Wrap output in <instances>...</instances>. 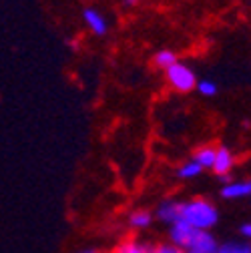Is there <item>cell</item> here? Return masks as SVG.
Wrapping results in <instances>:
<instances>
[{"label":"cell","mask_w":251,"mask_h":253,"mask_svg":"<svg viewBox=\"0 0 251 253\" xmlns=\"http://www.w3.org/2000/svg\"><path fill=\"white\" fill-rule=\"evenodd\" d=\"M83 22L88 28V33L95 35V37H105L109 33V22H107L105 14L99 12L97 8H84L83 10Z\"/></svg>","instance_id":"7"},{"label":"cell","mask_w":251,"mask_h":253,"mask_svg":"<svg viewBox=\"0 0 251 253\" xmlns=\"http://www.w3.org/2000/svg\"><path fill=\"white\" fill-rule=\"evenodd\" d=\"M181 203L183 199H177V197H165L157 203L153 215H155V221H159L163 225H173L175 221L181 219Z\"/></svg>","instance_id":"3"},{"label":"cell","mask_w":251,"mask_h":253,"mask_svg":"<svg viewBox=\"0 0 251 253\" xmlns=\"http://www.w3.org/2000/svg\"><path fill=\"white\" fill-rule=\"evenodd\" d=\"M215 151H217L215 145H201V147H197V149L193 151L191 159H193L195 163H199V165L203 167V171H211L213 161H215Z\"/></svg>","instance_id":"9"},{"label":"cell","mask_w":251,"mask_h":253,"mask_svg":"<svg viewBox=\"0 0 251 253\" xmlns=\"http://www.w3.org/2000/svg\"><path fill=\"white\" fill-rule=\"evenodd\" d=\"M195 233H197V229H193L189 223H187V221L179 219V221H175L173 225L167 227V241L177 245V247H181L185 251L187 247H189V243L193 241Z\"/></svg>","instance_id":"5"},{"label":"cell","mask_w":251,"mask_h":253,"mask_svg":"<svg viewBox=\"0 0 251 253\" xmlns=\"http://www.w3.org/2000/svg\"><path fill=\"white\" fill-rule=\"evenodd\" d=\"M219 195L225 201H239L245 197H251V179H235L225 181L223 187L219 189Z\"/></svg>","instance_id":"6"},{"label":"cell","mask_w":251,"mask_h":253,"mask_svg":"<svg viewBox=\"0 0 251 253\" xmlns=\"http://www.w3.org/2000/svg\"><path fill=\"white\" fill-rule=\"evenodd\" d=\"M177 60H179V56H177V52H175V50H171V48L157 50V52L153 54V58H151L153 67H155V69H159V71H163V73H165L169 67H173Z\"/></svg>","instance_id":"10"},{"label":"cell","mask_w":251,"mask_h":253,"mask_svg":"<svg viewBox=\"0 0 251 253\" xmlns=\"http://www.w3.org/2000/svg\"><path fill=\"white\" fill-rule=\"evenodd\" d=\"M113 253H149V243H143L139 239H133V237H127L123 239L115 249Z\"/></svg>","instance_id":"12"},{"label":"cell","mask_w":251,"mask_h":253,"mask_svg":"<svg viewBox=\"0 0 251 253\" xmlns=\"http://www.w3.org/2000/svg\"><path fill=\"white\" fill-rule=\"evenodd\" d=\"M203 173V167L199 165V163H195L193 159H187V161H183L179 167H177V177L181 179V181H191V179H197L199 175Z\"/></svg>","instance_id":"11"},{"label":"cell","mask_w":251,"mask_h":253,"mask_svg":"<svg viewBox=\"0 0 251 253\" xmlns=\"http://www.w3.org/2000/svg\"><path fill=\"white\" fill-rule=\"evenodd\" d=\"M181 219L197 231H211L219 223V209L207 197H191L181 203Z\"/></svg>","instance_id":"1"},{"label":"cell","mask_w":251,"mask_h":253,"mask_svg":"<svg viewBox=\"0 0 251 253\" xmlns=\"http://www.w3.org/2000/svg\"><path fill=\"white\" fill-rule=\"evenodd\" d=\"M149 253H185V251L169 241H157V243H149Z\"/></svg>","instance_id":"15"},{"label":"cell","mask_w":251,"mask_h":253,"mask_svg":"<svg viewBox=\"0 0 251 253\" xmlns=\"http://www.w3.org/2000/svg\"><path fill=\"white\" fill-rule=\"evenodd\" d=\"M77 253H101V249H97V247H86V249H81V251H77Z\"/></svg>","instance_id":"18"},{"label":"cell","mask_w":251,"mask_h":253,"mask_svg":"<svg viewBox=\"0 0 251 253\" xmlns=\"http://www.w3.org/2000/svg\"><path fill=\"white\" fill-rule=\"evenodd\" d=\"M165 81L179 94H189L197 86V75H195V71L189 65L181 62V60H177L173 67H169L165 71Z\"/></svg>","instance_id":"2"},{"label":"cell","mask_w":251,"mask_h":253,"mask_svg":"<svg viewBox=\"0 0 251 253\" xmlns=\"http://www.w3.org/2000/svg\"><path fill=\"white\" fill-rule=\"evenodd\" d=\"M195 90L201 94V97H215V94L219 92V86H217V83L215 81H211V79H201V81H197V86H195Z\"/></svg>","instance_id":"14"},{"label":"cell","mask_w":251,"mask_h":253,"mask_svg":"<svg viewBox=\"0 0 251 253\" xmlns=\"http://www.w3.org/2000/svg\"><path fill=\"white\" fill-rule=\"evenodd\" d=\"M217 253H251V243L245 239H231L225 243H219Z\"/></svg>","instance_id":"13"},{"label":"cell","mask_w":251,"mask_h":253,"mask_svg":"<svg viewBox=\"0 0 251 253\" xmlns=\"http://www.w3.org/2000/svg\"><path fill=\"white\" fill-rule=\"evenodd\" d=\"M185 253H209V251H201V249H185Z\"/></svg>","instance_id":"19"},{"label":"cell","mask_w":251,"mask_h":253,"mask_svg":"<svg viewBox=\"0 0 251 253\" xmlns=\"http://www.w3.org/2000/svg\"><path fill=\"white\" fill-rule=\"evenodd\" d=\"M141 2V0H121V4L125 6V8H133V6H137Z\"/></svg>","instance_id":"17"},{"label":"cell","mask_w":251,"mask_h":253,"mask_svg":"<svg viewBox=\"0 0 251 253\" xmlns=\"http://www.w3.org/2000/svg\"><path fill=\"white\" fill-rule=\"evenodd\" d=\"M235 163H237V159H235L233 151L225 145H219L217 151H215V161H213L211 171H213V175L221 177L223 181H229V175L233 173Z\"/></svg>","instance_id":"4"},{"label":"cell","mask_w":251,"mask_h":253,"mask_svg":"<svg viewBox=\"0 0 251 253\" xmlns=\"http://www.w3.org/2000/svg\"><path fill=\"white\" fill-rule=\"evenodd\" d=\"M239 235H241L245 241L251 243V221H247V223H243V225L239 227Z\"/></svg>","instance_id":"16"},{"label":"cell","mask_w":251,"mask_h":253,"mask_svg":"<svg viewBox=\"0 0 251 253\" xmlns=\"http://www.w3.org/2000/svg\"><path fill=\"white\" fill-rule=\"evenodd\" d=\"M153 223H155L153 211L143 209V207L133 209V211L129 213V217H127V225H129L131 229H135V231H145V229H149Z\"/></svg>","instance_id":"8"}]
</instances>
